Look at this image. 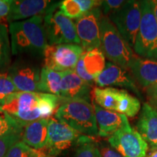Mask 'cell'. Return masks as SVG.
I'll use <instances>...</instances> for the list:
<instances>
[{"instance_id":"obj_1","label":"cell","mask_w":157,"mask_h":157,"mask_svg":"<svg viewBox=\"0 0 157 157\" xmlns=\"http://www.w3.org/2000/svg\"><path fill=\"white\" fill-rule=\"evenodd\" d=\"M58 96L40 92H20L11 94L1 107V113H7L22 127L33 121L50 118L60 105Z\"/></svg>"},{"instance_id":"obj_2","label":"cell","mask_w":157,"mask_h":157,"mask_svg":"<svg viewBox=\"0 0 157 157\" xmlns=\"http://www.w3.org/2000/svg\"><path fill=\"white\" fill-rule=\"evenodd\" d=\"M43 19V16H35L10 23L12 54H28L43 58L44 50L48 45Z\"/></svg>"},{"instance_id":"obj_3","label":"cell","mask_w":157,"mask_h":157,"mask_svg":"<svg viewBox=\"0 0 157 157\" xmlns=\"http://www.w3.org/2000/svg\"><path fill=\"white\" fill-rule=\"evenodd\" d=\"M55 112V118L85 136L98 135L95 110L83 100L63 101Z\"/></svg>"},{"instance_id":"obj_4","label":"cell","mask_w":157,"mask_h":157,"mask_svg":"<svg viewBox=\"0 0 157 157\" xmlns=\"http://www.w3.org/2000/svg\"><path fill=\"white\" fill-rule=\"evenodd\" d=\"M101 50L111 63L127 69L135 55L108 16L100 21Z\"/></svg>"},{"instance_id":"obj_5","label":"cell","mask_w":157,"mask_h":157,"mask_svg":"<svg viewBox=\"0 0 157 157\" xmlns=\"http://www.w3.org/2000/svg\"><path fill=\"white\" fill-rule=\"evenodd\" d=\"M141 21L134 52L143 58L157 60V22L152 1H140Z\"/></svg>"},{"instance_id":"obj_6","label":"cell","mask_w":157,"mask_h":157,"mask_svg":"<svg viewBox=\"0 0 157 157\" xmlns=\"http://www.w3.org/2000/svg\"><path fill=\"white\" fill-rule=\"evenodd\" d=\"M95 103L104 109L134 117L140 109V102L125 90L114 87H95Z\"/></svg>"},{"instance_id":"obj_7","label":"cell","mask_w":157,"mask_h":157,"mask_svg":"<svg viewBox=\"0 0 157 157\" xmlns=\"http://www.w3.org/2000/svg\"><path fill=\"white\" fill-rule=\"evenodd\" d=\"M108 17L130 48H134L141 21L140 1H126Z\"/></svg>"},{"instance_id":"obj_8","label":"cell","mask_w":157,"mask_h":157,"mask_svg":"<svg viewBox=\"0 0 157 157\" xmlns=\"http://www.w3.org/2000/svg\"><path fill=\"white\" fill-rule=\"evenodd\" d=\"M43 25L48 44H81L75 23L60 10H56L44 16Z\"/></svg>"},{"instance_id":"obj_9","label":"cell","mask_w":157,"mask_h":157,"mask_svg":"<svg viewBox=\"0 0 157 157\" xmlns=\"http://www.w3.org/2000/svg\"><path fill=\"white\" fill-rule=\"evenodd\" d=\"M84 52L78 44H48L43 55L44 67L59 72L74 70Z\"/></svg>"},{"instance_id":"obj_10","label":"cell","mask_w":157,"mask_h":157,"mask_svg":"<svg viewBox=\"0 0 157 157\" xmlns=\"http://www.w3.org/2000/svg\"><path fill=\"white\" fill-rule=\"evenodd\" d=\"M83 136L55 117H50L48 123V141L44 151L56 157L76 143L78 144Z\"/></svg>"},{"instance_id":"obj_11","label":"cell","mask_w":157,"mask_h":157,"mask_svg":"<svg viewBox=\"0 0 157 157\" xmlns=\"http://www.w3.org/2000/svg\"><path fill=\"white\" fill-rule=\"evenodd\" d=\"M111 146L123 157H146L148 143L132 127L121 129L108 139Z\"/></svg>"},{"instance_id":"obj_12","label":"cell","mask_w":157,"mask_h":157,"mask_svg":"<svg viewBox=\"0 0 157 157\" xmlns=\"http://www.w3.org/2000/svg\"><path fill=\"white\" fill-rule=\"evenodd\" d=\"M101 7H95L76 21V32L84 51L101 49Z\"/></svg>"},{"instance_id":"obj_13","label":"cell","mask_w":157,"mask_h":157,"mask_svg":"<svg viewBox=\"0 0 157 157\" xmlns=\"http://www.w3.org/2000/svg\"><path fill=\"white\" fill-rule=\"evenodd\" d=\"M7 74L20 92H39L41 70L37 65L19 59L10 66Z\"/></svg>"},{"instance_id":"obj_14","label":"cell","mask_w":157,"mask_h":157,"mask_svg":"<svg viewBox=\"0 0 157 157\" xmlns=\"http://www.w3.org/2000/svg\"><path fill=\"white\" fill-rule=\"evenodd\" d=\"M59 3L49 0H13L7 22L25 21L35 16L44 17L56 10Z\"/></svg>"},{"instance_id":"obj_15","label":"cell","mask_w":157,"mask_h":157,"mask_svg":"<svg viewBox=\"0 0 157 157\" xmlns=\"http://www.w3.org/2000/svg\"><path fill=\"white\" fill-rule=\"evenodd\" d=\"M98 87H119L129 90L137 97L142 98L140 90L132 76L127 69L111 62H108L101 74L94 82Z\"/></svg>"},{"instance_id":"obj_16","label":"cell","mask_w":157,"mask_h":157,"mask_svg":"<svg viewBox=\"0 0 157 157\" xmlns=\"http://www.w3.org/2000/svg\"><path fill=\"white\" fill-rule=\"evenodd\" d=\"M105 56L101 49H94L84 51L77 62L74 71L76 74L90 85L95 82L105 67Z\"/></svg>"},{"instance_id":"obj_17","label":"cell","mask_w":157,"mask_h":157,"mask_svg":"<svg viewBox=\"0 0 157 157\" xmlns=\"http://www.w3.org/2000/svg\"><path fill=\"white\" fill-rule=\"evenodd\" d=\"M91 85L82 80L74 70L63 72L59 98L63 101L83 100L90 102Z\"/></svg>"},{"instance_id":"obj_18","label":"cell","mask_w":157,"mask_h":157,"mask_svg":"<svg viewBox=\"0 0 157 157\" xmlns=\"http://www.w3.org/2000/svg\"><path fill=\"white\" fill-rule=\"evenodd\" d=\"M93 105L99 136L109 137L119 129L130 127L127 116L104 109L95 102H93Z\"/></svg>"},{"instance_id":"obj_19","label":"cell","mask_w":157,"mask_h":157,"mask_svg":"<svg viewBox=\"0 0 157 157\" xmlns=\"http://www.w3.org/2000/svg\"><path fill=\"white\" fill-rule=\"evenodd\" d=\"M136 127L144 140L157 148V111L150 103H143Z\"/></svg>"},{"instance_id":"obj_20","label":"cell","mask_w":157,"mask_h":157,"mask_svg":"<svg viewBox=\"0 0 157 157\" xmlns=\"http://www.w3.org/2000/svg\"><path fill=\"white\" fill-rule=\"evenodd\" d=\"M128 68L143 88L147 89L157 82V60L135 56Z\"/></svg>"},{"instance_id":"obj_21","label":"cell","mask_w":157,"mask_h":157,"mask_svg":"<svg viewBox=\"0 0 157 157\" xmlns=\"http://www.w3.org/2000/svg\"><path fill=\"white\" fill-rule=\"evenodd\" d=\"M49 119L43 118L27 124L23 132V142L35 150L44 149L48 141Z\"/></svg>"},{"instance_id":"obj_22","label":"cell","mask_w":157,"mask_h":157,"mask_svg":"<svg viewBox=\"0 0 157 157\" xmlns=\"http://www.w3.org/2000/svg\"><path fill=\"white\" fill-rule=\"evenodd\" d=\"M102 1L97 0H64L60 2L58 9L70 19H78L88 12L101 7Z\"/></svg>"},{"instance_id":"obj_23","label":"cell","mask_w":157,"mask_h":157,"mask_svg":"<svg viewBox=\"0 0 157 157\" xmlns=\"http://www.w3.org/2000/svg\"><path fill=\"white\" fill-rule=\"evenodd\" d=\"M63 72L43 67L41 69L39 92L60 96Z\"/></svg>"},{"instance_id":"obj_24","label":"cell","mask_w":157,"mask_h":157,"mask_svg":"<svg viewBox=\"0 0 157 157\" xmlns=\"http://www.w3.org/2000/svg\"><path fill=\"white\" fill-rule=\"evenodd\" d=\"M11 55L9 28H7L5 23H0V73H3L10 66Z\"/></svg>"},{"instance_id":"obj_25","label":"cell","mask_w":157,"mask_h":157,"mask_svg":"<svg viewBox=\"0 0 157 157\" xmlns=\"http://www.w3.org/2000/svg\"><path fill=\"white\" fill-rule=\"evenodd\" d=\"M74 157H102L98 147L90 140L89 137L84 135L78 143Z\"/></svg>"},{"instance_id":"obj_26","label":"cell","mask_w":157,"mask_h":157,"mask_svg":"<svg viewBox=\"0 0 157 157\" xmlns=\"http://www.w3.org/2000/svg\"><path fill=\"white\" fill-rule=\"evenodd\" d=\"M39 154V150H35L20 140L9 149L5 157H38Z\"/></svg>"},{"instance_id":"obj_27","label":"cell","mask_w":157,"mask_h":157,"mask_svg":"<svg viewBox=\"0 0 157 157\" xmlns=\"http://www.w3.org/2000/svg\"><path fill=\"white\" fill-rule=\"evenodd\" d=\"M23 128L7 113H0V137L10 133L23 132Z\"/></svg>"},{"instance_id":"obj_28","label":"cell","mask_w":157,"mask_h":157,"mask_svg":"<svg viewBox=\"0 0 157 157\" xmlns=\"http://www.w3.org/2000/svg\"><path fill=\"white\" fill-rule=\"evenodd\" d=\"M17 90L7 73H0V106H2L7 98Z\"/></svg>"},{"instance_id":"obj_29","label":"cell","mask_w":157,"mask_h":157,"mask_svg":"<svg viewBox=\"0 0 157 157\" xmlns=\"http://www.w3.org/2000/svg\"><path fill=\"white\" fill-rule=\"evenodd\" d=\"M23 132L10 133L0 137V157H5L9 149L22 139Z\"/></svg>"},{"instance_id":"obj_30","label":"cell","mask_w":157,"mask_h":157,"mask_svg":"<svg viewBox=\"0 0 157 157\" xmlns=\"http://www.w3.org/2000/svg\"><path fill=\"white\" fill-rule=\"evenodd\" d=\"M125 2L126 1H123V0H105V1H102L100 7H101L102 13L105 16H106L107 15H110L120 8Z\"/></svg>"},{"instance_id":"obj_31","label":"cell","mask_w":157,"mask_h":157,"mask_svg":"<svg viewBox=\"0 0 157 157\" xmlns=\"http://www.w3.org/2000/svg\"><path fill=\"white\" fill-rule=\"evenodd\" d=\"M13 0H0V23L7 21Z\"/></svg>"},{"instance_id":"obj_32","label":"cell","mask_w":157,"mask_h":157,"mask_svg":"<svg viewBox=\"0 0 157 157\" xmlns=\"http://www.w3.org/2000/svg\"><path fill=\"white\" fill-rule=\"evenodd\" d=\"M100 151L102 157H123L114 148L107 145H102Z\"/></svg>"},{"instance_id":"obj_33","label":"cell","mask_w":157,"mask_h":157,"mask_svg":"<svg viewBox=\"0 0 157 157\" xmlns=\"http://www.w3.org/2000/svg\"><path fill=\"white\" fill-rule=\"evenodd\" d=\"M146 93L150 102L157 101V82L146 89Z\"/></svg>"},{"instance_id":"obj_34","label":"cell","mask_w":157,"mask_h":157,"mask_svg":"<svg viewBox=\"0 0 157 157\" xmlns=\"http://www.w3.org/2000/svg\"><path fill=\"white\" fill-rule=\"evenodd\" d=\"M146 157H157V148H152L151 151L147 154Z\"/></svg>"},{"instance_id":"obj_35","label":"cell","mask_w":157,"mask_h":157,"mask_svg":"<svg viewBox=\"0 0 157 157\" xmlns=\"http://www.w3.org/2000/svg\"><path fill=\"white\" fill-rule=\"evenodd\" d=\"M39 157H54L52 156H50L48 154H47L46 152L44 151V149H42V150H39Z\"/></svg>"},{"instance_id":"obj_36","label":"cell","mask_w":157,"mask_h":157,"mask_svg":"<svg viewBox=\"0 0 157 157\" xmlns=\"http://www.w3.org/2000/svg\"><path fill=\"white\" fill-rule=\"evenodd\" d=\"M153 2V5H154V15L156 17V22H157V0H154Z\"/></svg>"},{"instance_id":"obj_37","label":"cell","mask_w":157,"mask_h":157,"mask_svg":"<svg viewBox=\"0 0 157 157\" xmlns=\"http://www.w3.org/2000/svg\"><path fill=\"white\" fill-rule=\"evenodd\" d=\"M150 104L152 105L153 107L155 109H156V111H157V101H151V102Z\"/></svg>"},{"instance_id":"obj_38","label":"cell","mask_w":157,"mask_h":157,"mask_svg":"<svg viewBox=\"0 0 157 157\" xmlns=\"http://www.w3.org/2000/svg\"><path fill=\"white\" fill-rule=\"evenodd\" d=\"M0 113H1V106H0Z\"/></svg>"},{"instance_id":"obj_39","label":"cell","mask_w":157,"mask_h":157,"mask_svg":"<svg viewBox=\"0 0 157 157\" xmlns=\"http://www.w3.org/2000/svg\"><path fill=\"white\" fill-rule=\"evenodd\" d=\"M39 152H40V151H39ZM39 157V156H38Z\"/></svg>"}]
</instances>
